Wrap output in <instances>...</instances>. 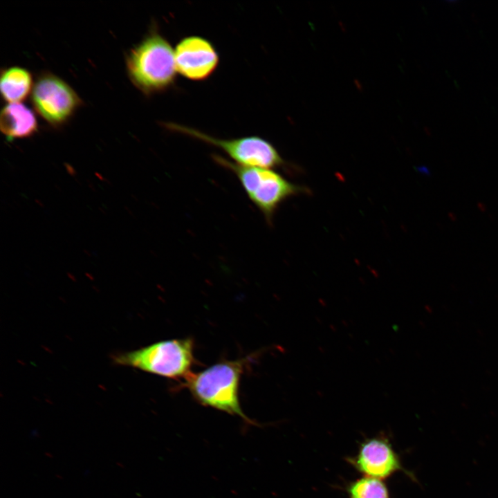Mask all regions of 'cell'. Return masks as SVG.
I'll use <instances>...</instances> for the list:
<instances>
[{"label": "cell", "instance_id": "7a4b0ae2", "mask_svg": "<svg viewBox=\"0 0 498 498\" xmlns=\"http://www.w3.org/2000/svg\"><path fill=\"white\" fill-rule=\"evenodd\" d=\"M248 358L223 360L198 373H191L183 387L187 388L200 404L254 423L243 412L239 398L241 374Z\"/></svg>", "mask_w": 498, "mask_h": 498}, {"label": "cell", "instance_id": "6da1fadb", "mask_svg": "<svg viewBox=\"0 0 498 498\" xmlns=\"http://www.w3.org/2000/svg\"><path fill=\"white\" fill-rule=\"evenodd\" d=\"M126 63L131 82L145 95L165 91L175 82L174 49L155 26L131 49Z\"/></svg>", "mask_w": 498, "mask_h": 498}, {"label": "cell", "instance_id": "8992f818", "mask_svg": "<svg viewBox=\"0 0 498 498\" xmlns=\"http://www.w3.org/2000/svg\"><path fill=\"white\" fill-rule=\"evenodd\" d=\"M31 101L39 116L53 127L64 124L82 103L65 81L50 72H43L37 77Z\"/></svg>", "mask_w": 498, "mask_h": 498}, {"label": "cell", "instance_id": "8fae6325", "mask_svg": "<svg viewBox=\"0 0 498 498\" xmlns=\"http://www.w3.org/2000/svg\"><path fill=\"white\" fill-rule=\"evenodd\" d=\"M349 498H390L385 483L376 478L362 477L347 486Z\"/></svg>", "mask_w": 498, "mask_h": 498}, {"label": "cell", "instance_id": "277c9868", "mask_svg": "<svg viewBox=\"0 0 498 498\" xmlns=\"http://www.w3.org/2000/svg\"><path fill=\"white\" fill-rule=\"evenodd\" d=\"M117 365L131 367L160 376L181 379L192 373L194 362L191 338L160 341L113 358Z\"/></svg>", "mask_w": 498, "mask_h": 498}, {"label": "cell", "instance_id": "ba28073f", "mask_svg": "<svg viewBox=\"0 0 498 498\" xmlns=\"http://www.w3.org/2000/svg\"><path fill=\"white\" fill-rule=\"evenodd\" d=\"M177 72L194 81L208 78L216 70L219 54L207 39L190 35L181 39L174 49Z\"/></svg>", "mask_w": 498, "mask_h": 498}, {"label": "cell", "instance_id": "5b68a950", "mask_svg": "<svg viewBox=\"0 0 498 498\" xmlns=\"http://www.w3.org/2000/svg\"><path fill=\"white\" fill-rule=\"evenodd\" d=\"M171 131L182 133L221 149L234 163L242 166L280 168L293 172V166L282 158L277 149L267 140L257 136L220 139L200 130L174 122H164Z\"/></svg>", "mask_w": 498, "mask_h": 498}, {"label": "cell", "instance_id": "9c48e42d", "mask_svg": "<svg viewBox=\"0 0 498 498\" xmlns=\"http://www.w3.org/2000/svg\"><path fill=\"white\" fill-rule=\"evenodd\" d=\"M0 129L7 139L24 138L37 130V121L33 111L21 102L4 106L0 115Z\"/></svg>", "mask_w": 498, "mask_h": 498}, {"label": "cell", "instance_id": "3957f363", "mask_svg": "<svg viewBox=\"0 0 498 498\" xmlns=\"http://www.w3.org/2000/svg\"><path fill=\"white\" fill-rule=\"evenodd\" d=\"M212 159L237 176L246 194L270 226L282 203L290 197L311 192L308 187L288 181L272 169L239 165L218 154H213Z\"/></svg>", "mask_w": 498, "mask_h": 498}, {"label": "cell", "instance_id": "30bf717a", "mask_svg": "<svg viewBox=\"0 0 498 498\" xmlns=\"http://www.w3.org/2000/svg\"><path fill=\"white\" fill-rule=\"evenodd\" d=\"M33 86L32 75L26 68L11 66L1 71L0 90L6 102H20L28 96Z\"/></svg>", "mask_w": 498, "mask_h": 498}, {"label": "cell", "instance_id": "52a82bcc", "mask_svg": "<svg viewBox=\"0 0 498 498\" xmlns=\"http://www.w3.org/2000/svg\"><path fill=\"white\" fill-rule=\"evenodd\" d=\"M348 461L365 477L383 480L402 471L414 479V475L403 468L391 443L382 436L365 439L356 454Z\"/></svg>", "mask_w": 498, "mask_h": 498}]
</instances>
